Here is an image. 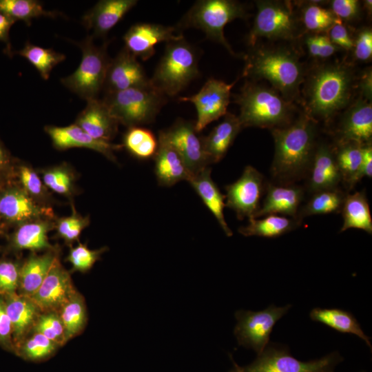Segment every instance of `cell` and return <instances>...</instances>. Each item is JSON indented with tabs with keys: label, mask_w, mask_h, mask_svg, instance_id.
<instances>
[{
	"label": "cell",
	"mask_w": 372,
	"mask_h": 372,
	"mask_svg": "<svg viewBox=\"0 0 372 372\" xmlns=\"http://www.w3.org/2000/svg\"><path fill=\"white\" fill-rule=\"evenodd\" d=\"M275 155L273 175L284 182L300 176L311 164L314 147V121L303 116L292 125L273 129Z\"/></svg>",
	"instance_id": "6da1fadb"
},
{
	"label": "cell",
	"mask_w": 372,
	"mask_h": 372,
	"mask_svg": "<svg viewBox=\"0 0 372 372\" xmlns=\"http://www.w3.org/2000/svg\"><path fill=\"white\" fill-rule=\"evenodd\" d=\"M353 83L351 71L342 65L317 70L307 85V107L315 117L327 121L349 103Z\"/></svg>",
	"instance_id": "7a4b0ae2"
},
{
	"label": "cell",
	"mask_w": 372,
	"mask_h": 372,
	"mask_svg": "<svg viewBox=\"0 0 372 372\" xmlns=\"http://www.w3.org/2000/svg\"><path fill=\"white\" fill-rule=\"evenodd\" d=\"M195 49L184 38L167 43L151 85L165 96L181 92L199 75Z\"/></svg>",
	"instance_id": "3957f363"
},
{
	"label": "cell",
	"mask_w": 372,
	"mask_h": 372,
	"mask_svg": "<svg viewBox=\"0 0 372 372\" xmlns=\"http://www.w3.org/2000/svg\"><path fill=\"white\" fill-rule=\"evenodd\" d=\"M103 101L118 123L132 127L152 123L166 97L149 83L107 92Z\"/></svg>",
	"instance_id": "277c9868"
},
{
	"label": "cell",
	"mask_w": 372,
	"mask_h": 372,
	"mask_svg": "<svg viewBox=\"0 0 372 372\" xmlns=\"http://www.w3.org/2000/svg\"><path fill=\"white\" fill-rule=\"evenodd\" d=\"M240 113L238 116L242 127H258L275 129L288 122L290 107L274 91L247 83L237 96Z\"/></svg>",
	"instance_id": "5b68a950"
},
{
	"label": "cell",
	"mask_w": 372,
	"mask_h": 372,
	"mask_svg": "<svg viewBox=\"0 0 372 372\" xmlns=\"http://www.w3.org/2000/svg\"><path fill=\"white\" fill-rule=\"evenodd\" d=\"M302 69L298 59L289 52L260 49L249 57L244 74L267 79L289 96L297 91L302 82Z\"/></svg>",
	"instance_id": "8992f818"
},
{
	"label": "cell",
	"mask_w": 372,
	"mask_h": 372,
	"mask_svg": "<svg viewBox=\"0 0 372 372\" xmlns=\"http://www.w3.org/2000/svg\"><path fill=\"white\" fill-rule=\"evenodd\" d=\"M246 15L242 5L231 0H200L196 1L180 21L178 26L202 30L207 37L223 45L235 55L224 35L225 26Z\"/></svg>",
	"instance_id": "52a82bcc"
},
{
	"label": "cell",
	"mask_w": 372,
	"mask_h": 372,
	"mask_svg": "<svg viewBox=\"0 0 372 372\" xmlns=\"http://www.w3.org/2000/svg\"><path fill=\"white\" fill-rule=\"evenodd\" d=\"M93 38L88 35L81 41L74 42L81 50V61L72 74L61 80L65 87L86 101L97 99L111 60L107 45L96 46Z\"/></svg>",
	"instance_id": "ba28073f"
},
{
	"label": "cell",
	"mask_w": 372,
	"mask_h": 372,
	"mask_svg": "<svg viewBox=\"0 0 372 372\" xmlns=\"http://www.w3.org/2000/svg\"><path fill=\"white\" fill-rule=\"evenodd\" d=\"M343 358L332 352L318 359L304 362L293 356L285 348L269 344L242 372H333Z\"/></svg>",
	"instance_id": "9c48e42d"
},
{
	"label": "cell",
	"mask_w": 372,
	"mask_h": 372,
	"mask_svg": "<svg viewBox=\"0 0 372 372\" xmlns=\"http://www.w3.org/2000/svg\"><path fill=\"white\" fill-rule=\"evenodd\" d=\"M291 304L277 307L271 304L258 311H238L234 334L239 345L260 353L269 344V338L276 322L291 309Z\"/></svg>",
	"instance_id": "30bf717a"
},
{
	"label": "cell",
	"mask_w": 372,
	"mask_h": 372,
	"mask_svg": "<svg viewBox=\"0 0 372 372\" xmlns=\"http://www.w3.org/2000/svg\"><path fill=\"white\" fill-rule=\"evenodd\" d=\"M197 133L195 123L178 119L158 134V138L169 144L180 155L192 176L211 164L204 149L203 138Z\"/></svg>",
	"instance_id": "8fae6325"
},
{
	"label": "cell",
	"mask_w": 372,
	"mask_h": 372,
	"mask_svg": "<svg viewBox=\"0 0 372 372\" xmlns=\"http://www.w3.org/2000/svg\"><path fill=\"white\" fill-rule=\"evenodd\" d=\"M257 13L249 36L254 45L260 37L292 39L296 31V21L291 8L286 3L257 1Z\"/></svg>",
	"instance_id": "7c38bea8"
},
{
	"label": "cell",
	"mask_w": 372,
	"mask_h": 372,
	"mask_svg": "<svg viewBox=\"0 0 372 372\" xmlns=\"http://www.w3.org/2000/svg\"><path fill=\"white\" fill-rule=\"evenodd\" d=\"M228 84L223 81L210 79L194 95L180 98L184 102L192 103L197 112L195 129L201 132L212 121L225 116L229 103L231 90L234 83Z\"/></svg>",
	"instance_id": "4fadbf2b"
},
{
	"label": "cell",
	"mask_w": 372,
	"mask_h": 372,
	"mask_svg": "<svg viewBox=\"0 0 372 372\" xmlns=\"http://www.w3.org/2000/svg\"><path fill=\"white\" fill-rule=\"evenodd\" d=\"M263 180V176L248 165L237 180L225 187V206L234 210L238 219L254 218L260 208Z\"/></svg>",
	"instance_id": "5bb4252c"
},
{
	"label": "cell",
	"mask_w": 372,
	"mask_h": 372,
	"mask_svg": "<svg viewBox=\"0 0 372 372\" xmlns=\"http://www.w3.org/2000/svg\"><path fill=\"white\" fill-rule=\"evenodd\" d=\"M52 216V209L41 205L20 185L0 186V220L17 226Z\"/></svg>",
	"instance_id": "9a60e30c"
},
{
	"label": "cell",
	"mask_w": 372,
	"mask_h": 372,
	"mask_svg": "<svg viewBox=\"0 0 372 372\" xmlns=\"http://www.w3.org/2000/svg\"><path fill=\"white\" fill-rule=\"evenodd\" d=\"M175 32L174 27L151 23H136L123 36L125 48L136 58L145 61L154 54L157 44L184 38L182 34H176Z\"/></svg>",
	"instance_id": "2e32d148"
},
{
	"label": "cell",
	"mask_w": 372,
	"mask_h": 372,
	"mask_svg": "<svg viewBox=\"0 0 372 372\" xmlns=\"http://www.w3.org/2000/svg\"><path fill=\"white\" fill-rule=\"evenodd\" d=\"M76 291L69 271L57 258L41 285L30 298L41 311H58Z\"/></svg>",
	"instance_id": "e0dca14e"
},
{
	"label": "cell",
	"mask_w": 372,
	"mask_h": 372,
	"mask_svg": "<svg viewBox=\"0 0 372 372\" xmlns=\"http://www.w3.org/2000/svg\"><path fill=\"white\" fill-rule=\"evenodd\" d=\"M150 80L136 58L125 48L110 60L103 87L107 92L149 85Z\"/></svg>",
	"instance_id": "ac0fdd59"
},
{
	"label": "cell",
	"mask_w": 372,
	"mask_h": 372,
	"mask_svg": "<svg viewBox=\"0 0 372 372\" xmlns=\"http://www.w3.org/2000/svg\"><path fill=\"white\" fill-rule=\"evenodd\" d=\"M45 130L50 136L54 146L59 149L87 148L114 161L116 157L114 152L122 147L121 145L94 138L75 123L65 127L49 125L45 127Z\"/></svg>",
	"instance_id": "d6986e66"
},
{
	"label": "cell",
	"mask_w": 372,
	"mask_h": 372,
	"mask_svg": "<svg viewBox=\"0 0 372 372\" xmlns=\"http://www.w3.org/2000/svg\"><path fill=\"white\" fill-rule=\"evenodd\" d=\"M136 0H101L83 17L82 22L92 37H103L136 4Z\"/></svg>",
	"instance_id": "ffe728a7"
},
{
	"label": "cell",
	"mask_w": 372,
	"mask_h": 372,
	"mask_svg": "<svg viewBox=\"0 0 372 372\" xmlns=\"http://www.w3.org/2000/svg\"><path fill=\"white\" fill-rule=\"evenodd\" d=\"M75 124L94 138L110 142L116 134L118 122L104 101L97 98L87 101Z\"/></svg>",
	"instance_id": "44dd1931"
},
{
	"label": "cell",
	"mask_w": 372,
	"mask_h": 372,
	"mask_svg": "<svg viewBox=\"0 0 372 372\" xmlns=\"http://www.w3.org/2000/svg\"><path fill=\"white\" fill-rule=\"evenodd\" d=\"M3 297L12 323V340L15 349L31 333L41 310L30 297L18 293Z\"/></svg>",
	"instance_id": "7402d4cb"
},
{
	"label": "cell",
	"mask_w": 372,
	"mask_h": 372,
	"mask_svg": "<svg viewBox=\"0 0 372 372\" xmlns=\"http://www.w3.org/2000/svg\"><path fill=\"white\" fill-rule=\"evenodd\" d=\"M154 155V172L161 186L170 187L182 180L189 181L192 174L180 155L169 144L158 139Z\"/></svg>",
	"instance_id": "603a6c76"
},
{
	"label": "cell",
	"mask_w": 372,
	"mask_h": 372,
	"mask_svg": "<svg viewBox=\"0 0 372 372\" xmlns=\"http://www.w3.org/2000/svg\"><path fill=\"white\" fill-rule=\"evenodd\" d=\"M366 101H359L344 116L339 131L340 143L353 142L363 145L371 143L372 107Z\"/></svg>",
	"instance_id": "cb8c5ba5"
},
{
	"label": "cell",
	"mask_w": 372,
	"mask_h": 372,
	"mask_svg": "<svg viewBox=\"0 0 372 372\" xmlns=\"http://www.w3.org/2000/svg\"><path fill=\"white\" fill-rule=\"evenodd\" d=\"M302 197L303 191L298 186L269 185L265 198L254 218L270 214L296 218Z\"/></svg>",
	"instance_id": "d4e9b609"
},
{
	"label": "cell",
	"mask_w": 372,
	"mask_h": 372,
	"mask_svg": "<svg viewBox=\"0 0 372 372\" xmlns=\"http://www.w3.org/2000/svg\"><path fill=\"white\" fill-rule=\"evenodd\" d=\"M309 188L314 193L336 189L341 176L336 163L335 153L326 145L319 146L313 155L311 163Z\"/></svg>",
	"instance_id": "484cf974"
},
{
	"label": "cell",
	"mask_w": 372,
	"mask_h": 372,
	"mask_svg": "<svg viewBox=\"0 0 372 372\" xmlns=\"http://www.w3.org/2000/svg\"><path fill=\"white\" fill-rule=\"evenodd\" d=\"M202 199L204 204L214 216L219 225L227 236L233 235L224 216L225 196L218 189L211 177V169L208 167L192 176L188 181Z\"/></svg>",
	"instance_id": "4316f807"
},
{
	"label": "cell",
	"mask_w": 372,
	"mask_h": 372,
	"mask_svg": "<svg viewBox=\"0 0 372 372\" xmlns=\"http://www.w3.org/2000/svg\"><path fill=\"white\" fill-rule=\"evenodd\" d=\"M53 227L48 220L37 219L17 226L10 238V248L15 251H32L54 249L49 242L48 233Z\"/></svg>",
	"instance_id": "83f0119b"
},
{
	"label": "cell",
	"mask_w": 372,
	"mask_h": 372,
	"mask_svg": "<svg viewBox=\"0 0 372 372\" xmlns=\"http://www.w3.org/2000/svg\"><path fill=\"white\" fill-rule=\"evenodd\" d=\"M238 116L226 113L223 120L203 137L205 151L211 163L219 162L226 154L242 129Z\"/></svg>",
	"instance_id": "f1b7e54d"
},
{
	"label": "cell",
	"mask_w": 372,
	"mask_h": 372,
	"mask_svg": "<svg viewBox=\"0 0 372 372\" xmlns=\"http://www.w3.org/2000/svg\"><path fill=\"white\" fill-rule=\"evenodd\" d=\"M58 258L54 249L41 255L32 254L22 262L17 293L32 297L43 283L51 267Z\"/></svg>",
	"instance_id": "f546056e"
},
{
	"label": "cell",
	"mask_w": 372,
	"mask_h": 372,
	"mask_svg": "<svg viewBox=\"0 0 372 372\" xmlns=\"http://www.w3.org/2000/svg\"><path fill=\"white\" fill-rule=\"evenodd\" d=\"M311 320L320 322L341 333H351L361 338L371 349V338L364 333L352 313L337 308H313L309 313Z\"/></svg>",
	"instance_id": "4dcf8cb0"
},
{
	"label": "cell",
	"mask_w": 372,
	"mask_h": 372,
	"mask_svg": "<svg viewBox=\"0 0 372 372\" xmlns=\"http://www.w3.org/2000/svg\"><path fill=\"white\" fill-rule=\"evenodd\" d=\"M341 209L343 225L340 231L355 228L372 234V218L364 191L346 196Z\"/></svg>",
	"instance_id": "1f68e13d"
},
{
	"label": "cell",
	"mask_w": 372,
	"mask_h": 372,
	"mask_svg": "<svg viewBox=\"0 0 372 372\" xmlns=\"http://www.w3.org/2000/svg\"><path fill=\"white\" fill-rule=\"evenodd\" d=\"M299 223L296 218L270 214L260 219L249 218V224L240 227L238 232L245 236L276 238L296 229Z\"/></svg>",
	"instance_id": "d6a6232c"
},
{
	"label": "cell",
	"mask_w": 372,
	"mask_h": 372,
	"mask_svg": "<svg viewBox=\"0 0 372 372\" xmlns=\"http://www.w3.org/2000/svg\"><path fill=\"white\" fill-rule=\"evenodd\" d=\"M65 329V338L69 340L79 335L87 322V310L83 296L76 291L58 311Z\"/></svg>",
	"instance_id": "836d02e7"
},
{
	"label": "cell",
	"mask_w": 372,
	"mask_h": 372,
	"mask_svg": "<svg viewBox=\"0 0 372 372\" xmlns=\"http://www.w3.org/2000/svg\"><path fill=\"white\" fill-rule=\"evenodd\" d=\"M362 145L353 142L340 143L335 153L336 163L342 180L349 188L358 182L362 161Z\"/></svg>",
	"instance_id": "e575fe53"
},
{
	"label": "cell",
	"mask_w": 372,
	"mask_h": 372,
	"mask_svg": "<svg viewBox=\"0 0 372 372\" xmlns=\"http://www.w3.org/2000/svg\"><path fill=\"white\" fill-rule=\"evenodd\" d=\"M14 54L27 59L44 80H48L52 69L65 59V54L62 53L56 52L52 48L33 45L29 41L25 43L21 50L14 52Z\"/></svg>",
	"instance_id": "d590c367"
},
{
	"label": "cell",
	"mask_w": 372,
	"mask_h": 372,
	"mask_svg": "<svg viewBox=\"0 0 372 372\" xmlns=\"http://www.w3.org/2000/svg\"><path fill=\"white\" fill-rule=\"evenodd\" d=\"M123 145L136 158L149 159L154 156L158 143L149 130L138 126L129 128L124 135Z\"/></svg>",
	"instance_id": "8d00e7d4"
},
{
	"label": "cell",
	"mask_w": 372,
	"mask_h": 372,
	"mask_svg": "<svg viewBox=\"0 0 372 372\" xmlns=\"http://www.w3.org/2000/svg\"><path fill=\"white\" fill-rule=\"evenodd\" d=\"M0 12L15 21H23L28 25L34 18L57 15V12L45 10L42 3L35 0H0Z\"/></svg>",
	"instance_id": "74e56055"
},
{
	"label": "cell",
	"mask_w": 372,
	"mask_h": 372,
	"mask_svg": "<svg viewBox=\"0 0 372 372\" xmlns=\"http://www.w3.org/2000/svg\"><path fill=\"white\" fill-rule=\"evenodd\" d=\"M59 347L41 333L31 332L15 347L14 353L25 360L39 361L51 356Z\"/></svg>",
	"instance_id": "f35d334b"
},
{
	"label": "cell",
	"mask_w": 372,
	"mask_h": 372,
	"mask_svg": "<svg viewBox=\"0 0 372 372\" xmlns=\"http://www.w3.org/2000/svg\"><path fill=\"white\" fill-rule=\"evenodd\" d=\"M344 198L342 192L336 189L316 192L302 207L300 215L304 217L338 211L342 208Z\"/></svg>",
	"instance_id": "ab89813d"
},
{
	"label": "cell",
	"mask_w": 372,
	"mask_h": 372,
	"mask_svg": "<svg viewBox=\"0 0 372 372\" xmlns=\"http://www.w3.org/2000/svg\"><path fill=\"white\" fill-rule=\"evenodd\" d=\"M31 332L41 333L60 346L66 342L63 324L56 311H41Z\"/></svg>",
	"instance_id": "60d3db41"
},
{
	"label": "cell",
	"mask_w": 372,
	"mask_h": 372,
	"mask_svg": "<svg viewBox=\"0 0 372 372\" xmlns=\"http://www.w3.org/2000/svg\"><path fill=\"white\" fill-rule=\"evenodd\" d=\"M302 20L304 26L313 32L329 30L335 23L341 21L331 11L314 4L304 9Z\"/></svg>",
	"instance_id": "b9f144b4"
},
{
	"label": "cell",
	"mask_w": 372,
	"mask_h": 372,
	"mask_svg": "<svg viewBox=\"0 0 372 372\" xmlns=\"http://www.w3.org/2000/svg\"><path fill=\"white\" fill-rule=\"evenodd\" d=\"M73 181V174L64 165L51 167L43 173L45 186L59 194L70 196L72 192Z\"/></svg>",
	"instance_id": "7bdbcfd3"
},
{
	"label": "cell",
	"mask_w": 372,
	"mask_h": 372,
	"mask_svg": "<svg viewBox=\"0 0 372 372\" xmlns=\"http://www.w3.org/2000/svg\"><path fill=\"white\" fill-rule=\"evenodd\" d=\"M21 265L19 260L0 259V296L17 293Z\"/></svg>",
	"instance_id": "ee69618b"
},
{
	"label": "cell",
	"mask_w": 372,
	"mask_h": 372,
	"mask_svg": "<svg viewBox=\"0 0 372 372\" xmlns=\"http://www.w3.org/2000/svg\"><path fill=\"white\" fill-rule=\"evenodd\" d=\"M106 250L107 247L91 250L86 245L79 243L76 247L70 249L67 260L72 266V272L84 273L92 267L94 264L101 258V255Z\"/></svg>",
	"instance_id": "f6af8a7d"
},
{
	"label": "cell",
	"mask_w": 372,
	"mask_h": 372,
	"mask_svg": "<svg viewBox=\"0 0 372 372\" xmlns=\"http://www.w3.org/2000/svg\"><path fill=\"white\" fill-rule=\"evenodd\" d=\"M20 186L35 200L45 197V185L33 169L25 165L17 167Z\"/></svg>",
	"instance_id": "bcb514c9"
},
{
	"label": "cell",
	"mask_w": 372,
	"mask_h": 372,
	"mask_svg": "<svg viewBox=\"0 0 372 372\" xmlns=\"http://www.w3.org/2000/svg\"><path fill=\"white\" fill-rule=\"evenodd\" d=\"M88 224V218L74 212L71 216L57 221L56 230L59 236L69 244L78 240L81 231Z\"/></svg>",
	"instance_id": "7dc6e473"
},
{
	"label": "cell",
	"mask_w": 372,
	"mask_h": 372,
	"mask_svg": "<svg viewBox=\"0 0 372 372\" xmlns=\"http://www.w3.org/2000/svg\"><path fill=\"white\" fill-rule=\"evenodd\" d=\"M309 54L318 58H327L336 51L335 45L326 35H313L309 37L306 40Z\"/></svg>",
	"instance_id": "c3c4849f"
},
{
	"label": "cell",
	"mask_w": 372,
	"mask_h": 372,
	"mask_svg": "<svg viewBox=\"0 0 372 372\" xmlns=\"http://www.w3.org/2000/svg\"><path fill=\"white\" fill-rule=\"evenodd\" d=\"M0 347L6 351L14 352L12 323L3 296H0Z\"/></svg>",
	"instance_id": "681fc988"
},
{
	"label": "cell",
	"mask_w": 372,
	"mask_h": 372,
	"mask_svg": "<svg viewBox=\"0 0 372 372\" xmlns=\"http://www.w3.org/2000/svg\"><path fill=\"white\" fill-rule=\"evenodd\" d=\"M354 54L357 59L367 61L372 55V32L364 29L360 32L354 43Z\"/></svg>",
	"instance_id": "f907efd6"
},
{
	"label": "cell",
	"mask_w": 372,
	"mask_h": 372,
	"mask_svg": "<svg viewBox=\"0 0 372 372\" xmlns=\"http://www.w3.org/2000/svg\"><path fill=\"white\" fill-rule=\"evenodd\" d=\"M332 12L340 19L350 20L355 18L360 10L357 0H334L331 1Z\"/></svg>",
	"instance_id": "816d5d0a"
},
{
	"label": "cell",
	"mask_w": 372,
	"mask_h": 372,
	"mask_svg": "<svg viewBox=\"0 0 372 372\" xmlns=\"http://www.w3.org/2000/svg\"><path fill=\"white\" fill-rule=\"evenodd\" d=\"M331 41L336 46H340L345 50H351L354 43L347 28L339 21L333 25L329 30V37Z\"/></svg>",
	"instance_id": "f5cc1de1"
},
{
	"label": "cell",
	"mask_w": 372,
	"mask_h": 372,
	"mask_svg": "<svg viewBox=\"0 0 372 372\" xmlns=\"http://www.w3.org/2000/svg\"><path fill=\"white\" fill-rule=\"evenodd\" d=\"M372 176V146L371 143L362 146V161L358 175V182L363 177Z\"/></svg>",
	"instance_id": "db71d44e"
},
{
	"label": "cell",
	"mask_w": 372,
	"mask_h": 372,
	"mask_svg": "<svg viewBox=\"0 0 372 372\" xmlns=\"http://www.w3.org/2000/svg\"><path fill=\"white\" fill-rule=\"evenodd\" d=\"M16 21L10 17L0 12V41L6 43V49L5 52L10 57L14 54V52L12 51L11 49L9 32L12 25Z\"/></svg>",
	"instance_id": "11a10c76"
},
{
	"label": "cell",
	"mask_w": 372,
	"mask_h": 372,
	"mask_svg": "<svg viewBox=\"0 0 372 372\" xmlns=\"http://www.w3.org/2000/svg\"><path fill=\"white\" fill-rule=\"evenodd\" d=\"M13 168V159L0 140V178L8 177Z\"/></svg>",
	"instance_id": "9f6ffc18"
},
{
	"label": "cell",
	"mask_w": 372,
	"mask_h": 372,
	"mask_svg": "<svg viewBox=\"0 0 372 372\" xmlns=\"http://www.w3.org/2000/svg\"><path fill=\"white\" fill-rule=\"evenodd\" d=\"M362 91L366 100L371 98V73L368 72L363 77L361 82Z\"/></svg>",
	"instance_id": "6f0895ef"
},
{
	"label": "cell",
	"mask_w": 372,
	"mask_h": 372,
	"mask_svg": "<svg viewBox=\"0 0 372 372\" xmlns=\"http://www.w3.org/2000/svg\"><path fill=\"white\" fill-rule=\"evenodd\" d=\"M234 362V369L231 372H242V367L239 366L235 362Z\"/></svg>",
	"instance_id": "680465c9"
},
{
	"label": "cell",
	"mask_w": 372,
	"mask_h": 372,
	"mask_svg": "<svg viewBox=\"0 0 372 372\" xmlns=\"http://www.w3.org/2000/svg\"><path fill=\"white\" fill-rule=\"evenodd\" d=\"M365 7L369 10H371L372 1L371 0H367L364 1Z\"/></svg>",
	"instance_id": "91938a15"
},
{
	"label": "cell",
	"mask_w": 372,
	"mask_h": 372,
	"mask_svg": "<svg viewBox=\"0 0 372 372\" xmlns=\"http://www.w3.org/2000/svg\"><path fill=\"white\" fill-rule=\"evenodd\" d=\"M1 178H0V180H1Z\"/></svg>",
	"instance_id": "94428289"
}]
</instances>
